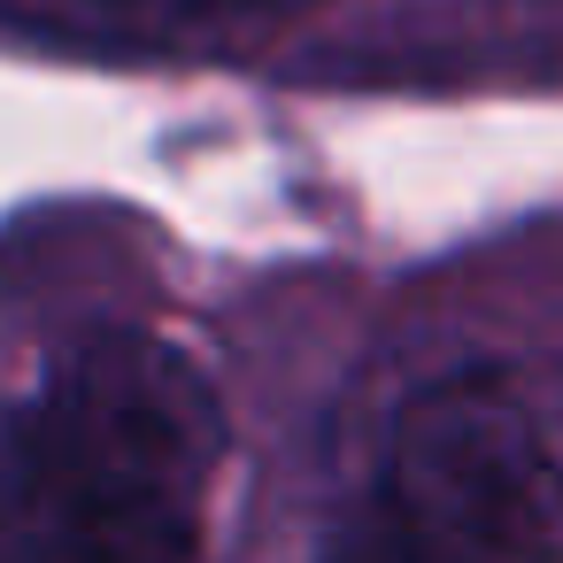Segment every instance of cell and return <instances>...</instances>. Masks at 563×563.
<instances>
[{
    "label": "cell",
    "instance_id": "7a4b0ae2",
    "mask_svg": "<svg viewBox=\"0 0 563 563\" xmlns=\"http://www.w3.org/2000/svg\"><path fill=\"white\" fill-rule=\"evenodd\" d=\"M340 563H563V363H471L401 401Z\"/></svg>",
    "mask_w": 563,
    "mask_h": 563
},
{
    "label": "cell",
    "instance_id": "6da1fadb",
    "mask_svg": "<svg viewBox=\"0 0 563 563\" xmlns=\"http://www.w3.org/2000/svg\"><path fill=\"white\" fill-rule=\"evenodd\" d=\"M224 401L163 332H86L0 394V563H209Z\"/></svg>",
    "mask_w": 563,
    "mask_h": 563
}]
</instances>
